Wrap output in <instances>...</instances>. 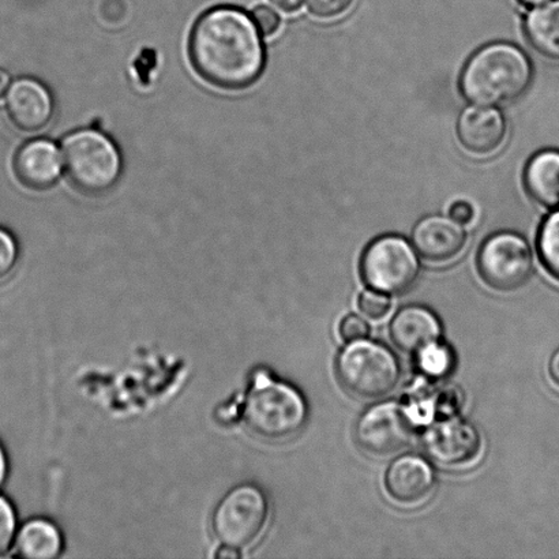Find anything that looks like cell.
I'll list each match as a JSON object with an SVG mask.
<instances>
[{
  "label": "cell",
  "mask_w": 559,
  "mask_h": 559,
  "mask_svg": "<svg viewBox=\"0 0 559 559\" xmlns=\"http://www.w3.org/2000/svg\"><path fill=\"white\" fill-rule=\"evenodd\" d=\"M189 57L202 80L224 91L255 84L266 60L259 27L237 5H217L195 21Z\"/></svg>",
  "instance_id": "cell-1"
},
{
  "label": "cell",
  "mask_w": 559,
  "mask_h": 559,
  "mask_svg": "<svg viewBox=\"0 0 559 559\" xmlns=\"http://www.w3.org/2000/svg\"><path fill=\"white\" fill-rule=\"evenodd\" d=\"M528 55L512 43H491L465 64L460 87L469 103L501 106L522 97L533 82Z\"/></svg>",
  "instance_id": "cell-2"
},
{
  "label": "cell",
  "mask_w": 559,
  "mask_h": 559,
  "mask_svg": "<svg viewBox=\"0 0 559 559\" xmlns=\"http://www.w3.org/2000/svg\"><path fill=\"white\" fill-rule=\"evenodd\" d=\"M242 416L254 437L267 442H284L304 429L309 407L298 389L261 370L255 372L246 394Z\"/></svg>",
  "instance_id": "cell-3"
},
{
  "label": "cell",
  "mask_w": 559,
  "mask_h": 559,
  "mask_svg": "<svg viewBox=\"0 0 559 559\" xmlns=\"http://www.w3.org/2000/svg\"><path fill=\"white\" fill-rule=\"evenodd\" d=\"M62 157L66 177L85 195L107 194L123 174V157L117 142L97 129H79L66 135Z\"/></svg>",
  "instance_id": "cell-4"
},
{
  "label": "cell",
  "mask_w": 559,
  "mask_h": 559,
  "mask_svg": "<svg viewBox=\"0 0 559 559\" xmlns=\"http://www.w3.org/2000/svg\"><path fill=\"white\" fill-rule=\"evenodd\" d=\"M336 374L345 392L360 400H380L402 380L397 356L385 344L358 340L340 350Z\"/></svg>",
  "instance_id": "cell-5"
},
{
  "label": "cell",
  "mask_w": 559,
  "mask_h": 559,
  "mask_svg": "<svg viewBox=\"0 0 559 559\" xmlns=\"http://www.w3.org/2000/svg\"><path fill=\"white\" fill-rule=\"evenodd\" d=\"M270 501L253 484L235 486L212 514V533L218 544L243 551L261 539L270 522Z\"/></svg>",
  "instance_id": "cell-6"
},
{
  "label": "cell",
  "mask_w": 559,
  "mask_h": 559,
  "mask_svg": "<svg viewBox=\"0 0 559 559\" xmlns=\"http://www.w3.org/2000/svg\"><path fill=\"white\" fill-rule=\"evenodd\" d=\"M360 272L367 287L386 295H403L418 282L420 261L407 239L383 235L367 246Z\"/></svg>",
  "instance_id": "cell-7"
},
{
  "label": "cell",
  "mask_w": 559,
  "mask_h": 559,
  "mask_svg": "<svg viewBox=\"0 0 559 559\" xmlns=\"http://www.w3.org/2000/svg\"><path fill=\"white\" fill-rule=\"evenodd\" d=\"M478 270L491 288L511 293L522 288L533 275V250L522 235L511 231L495 234L481 246Z\"/></svg>",
  "instance_id": "cell-8"
},
{
  "label": "cell",
  "mask_w": 559,
  "mask_h": 559,
  "mask_svg": "<svg viewBox=\"0 0 559 559\" xmlns=\"http://www.w3.org/2000/svg\"><path fill=\"white\" fill-rule=\"evenodd\" d=\"M415 430L402 402H385L372 405L360 415L355 438L365 452L376 457H389L409 445Z\"/></svg>",
  "instance_id": "cell-9"
},
{
  "label": "cell",
  "mask_w": 559,
  "mask_h": 559,
  "mask_svg": "<svg viewBox=\"0 0 559 559\" xmlns=\"http://www.w3.org/2000/svg\"><path fill=\"white\" fill-rule=\"evenodd\" d=\"M421 448L438 464L463 467L479 457L481 437L471 421L453 415L431 421L425 427Z\"/></svg>",
  "instance_id": "cell-10"
},
{
  "label": "cell",
  "mask_w": 559,
  "mask_h": 559,
  "mask_svg": "<svg viewBox=\"0 0 559 559\" xmlns=\"http://www.w3.org/2000/svg\"><path fill=\"white\" fill-rule=\"evenodd\" d=\"M465 402L462 388L429 377L415 378L404 393L403 405L416 429L459 415Z\"/></svg>",
  "instance_id": "cell-11"
},
{
  "label": "cell",
  "mask_w": 559,
  "mask_h": 559,
  "mask_svg": "<svg viewBox=\"0 0 559 559\" xmlns=\"http://www.w3.org/2000/svg\"><path fill=\"white\" fill-rule=\"evenodd\" d=\"M5 108L16 129L25 133H36L51 122L55 100L51 91L41 81L22 76L11 84Z\"/></svg>",
  "instance_id": "cell-12"
},
{
  "label": "cell",
  "mask_w": 559,
  "mask_h": 559,
  "mask_svg": "<svg viewBox=\"0 0 559 559\" xmlns=\"http://www.w3.org/2000/svg\"><path fill=\"white\" fill-rule=\"evenodd\" d=\"M437 476L435 468L418 454H404L389 465L385 489L393 501L404 507H418L435 492Z\"/></svg>",
  "instance_id": "cell-13"
},
{
  "label": "cell",
  "mask_w": 559,
  "mask_h": 559,
  "mask_svg": "<svg viewBox=\"0 0 559 559\" xmlns=\"http://www.w3.org/2000/svg\"><path fill=\"white\" fill-rule=\"evenodd\" d=\"M14 174L25 188L44 191L57 185L63 169V157L53 141L36 139L16 151Z\"/></svg>",
  "instance_id": "cell-14"
},
{
  "label": "cell",
  "mask_w": 559,
  "mask_h": 559,
  "mask_svg": "<svg viewBox=\"0 0 559 559\" xmlns=\"http://www.w3.org/2000/svg\"><path fill=\"white\" fill-rule=\"evenodd\" d=\"M413 242L425 260L442 264L456 259L467 243L463 224L452 217L427 216L416 224Z\"/></svg>",
  "instance_id": "cell-15"
},
{
  "label": "cell",
  "mask_w": 559,
  "mask_h": 559,
  "mask_svg": "<svg viewBox=\"0 0 559 559\" xmlns=\"http://www.w3.org/2000/svg\"><path fill=\"white\" fill-rule=\"evenodd\" d=\"M457 134L465 150L475 155H491L506 141V118L500 109L475 104L464 109L459 119Z\"/></svg>",
  "instance_id": "cell-16"
},
{
  "label": "cell",
  "mask_w": 559,
  "mask_h": 559,
  "mask_svg": "<svg viewBox=\"0 0 559 559\" xmlns=\"http://www.w3.org/2000/svg\"><path fill=\"white\" fill-rule=\"evenodd\" d=\"M389 333L399 349L415 355L427 345L440 342L442 323L429 307L408 305L394 314Z\"/></svg>",
  "instance_id": "cell-17"
},
{
  "label": "cell",
  "mask_w": 559,
  "mask_h": 559,
  "mask_svg": "<svg viewBox=\"0 0 559 559\" xmlns=\"http://www.w3.org/2000/svg\"><path fill=\"white\" fill-rule=\"evenodd\" d=\"M525 189L542 206L559 207V151H542L531 158L524 175Z\"/></svg>",
  "instance_id": "cell-18"
},
{
  "label": "cell",
  "mask_w": 559,
  "mask_h": 559,
  "mask_svg": "<svg viewBox=\"0 0 559 559\" xmlns=\"http://www.w3.org/2000/svg\"><path fill=\"white\" fill-rule=\"evenodd\" d=\"M16 552L26 559H55L62 555L63 536L57 524L47 519H32L16 535Z\"/></svg>",
  "instance_id": "cell-19"
},
{
  "label": "cell",
  "mask_w": 559,
  "mask_h": 559,
  "mask_svg": "<svg viewBox=\"0 0 559 559\" xmlns=\"http://www.w3.org/2000/svg\"><path fill=\"white\" fill-rule=\"evenodd\" d=\"M525 36L536 51L559 62V0L531 11L525 21Z\"/></svg>",
  "instance_id": "cell-20"
},
{
  "label": "cell",
  "mask_w": 559,
  "mask_h": 559,
  "mask_svg": "<svg viewBox=\"0 0 559 559\" xmlns=\"http://www.w3.org/2000/svg\"><path fill=\"white\" fill-rule=\"evenodd\" d=\"M415 361L421 374L435 378V380H441V378L451 374L454 365H456L452 348L442 343V340L427 345L419 353H416Z\"/></svg>",
  "instance_id": "cell-21"
},
{
  "label": "cell",
  "mask_w": 559,
  "mask_h": 559,
  "mask_svg": "<svg viewBox=\"0 0 559 559\" xmlns=\"http://www.w3.org/2000/svg\"><path fill=\"white\" fill-rule=\"evenodd\" d=\"M538 250L542 262L552 277L559 280V211L542 224Z\"/></svg>",
  "instance_id": "cell-22"
},
{
  "label": "cell",
  "mask_w": 559,
  "mask_h": 559,
  "mask_svg": "<svg viewBox=\"0 0 559 559\" xmlns=\"http://www.w3.org/2000/svg\"><path fill=\"white\" fill-rule=\"evenodd\" d=\"M358 307L370 320L380 321L391 312L392 300L386 294L378 293L376 289H367L360 294Z\"/></svg>",
  "instance_id": "cell-23"
},
{
  "label": "cell",
  "mask_w": 559,
  "mask_h": 559,
  "mask_svg": "<svg viewBox=\"0 0 559 559\" xmlns=\"http://www.w3.org/2000/svg\"><path fill=\"white\" fill-rule=\"evenodd\" d=\"M16 534V514L8 498L0 497V556L11 549Z\"/></svg>",
  "instance_id": "cell-24"
},
{
  "label": "cell",
  "mask_w": 559,
  "mask_h": 559,
  "mask_svg": "<svg viewBox=\"0 0 559 559\" xmlns=\"http://www.w3.org/2000/svg\"><path fill=\"white\" fill-rule=\"evenodd\" d=\"M20 249L13 234L0 228V282L14 272L19 262Z\"/></svg>",
  "instance_id": "cell-25"
},
{
  "label": "cell",
  "mask_w": 559,
  "mask_h": 559,
  "mask_svg": "<svg viewBox=\"0 0 559 559\" xmlns=\"http://www.w3.org/2000/svg\"><path fill=\"white\" fill-rule=\"evenodd\" d=\"M338 332L344 342L353 343L369 337L371 329L364 317L349 314L340 322Z\"/></svg>",
  "instance_id": "cell-26"
},
{
  "label": "cell",
  "mask_w": 559,
  "mask_h": 559,
  "mask_svg": "<svg viewBox=\"0 0 559 559\" xmlns=\"http://www.w3.org/2000/svg\"><path fill=\"white\" fill-rule=\"evenodd\" d=\"M307 9L318 19H336L353 5L354 0H306Z\"/></svg>",
  "instance_id": "cell-27"
},
{
  "label": "cell",
  "mask_w": 559,
  "mask_h": 559,
  "mask_svg": "<svg viewBox=\"0 0 559 559\" xmlns=\"http://www.w3.org/2000/svg\"><path fill=\"white\" fill-rule=\"evenodd\" d=\"M251 19H253L262 36L275 35L280 25H282V20H280L276 11L265 4L257 5L253 13H251Z\"/></svg>",
  "instance_id": "cell-28"
},
{
  "label": "cell",
  "mask_w": 559,
  "mask_h": 559,
  "mask_svg": "<svg viewBox=\"0 0 559 559\" xmlns=\"http://www.w3.org/2000/svg\"><path fill=\"white\" fill-rule=\"evenodd\" d=\"M451 217L460 224H468L474 221V206L467 201H457L451 206Z\"/></svg>",
  "instance_id": "cell-29"
},
{
  "label": "cell",
  "mask_w": 559,
  "mask_h": 559,
  "mask_svg": "<svg viewBox=\"0 0 559 559\" xmlns=\"http://www.w3.org/2000/svg\"><path fill=\"white\" fill-rule=\"evenodd\" d=\"M271 2L284 13H295L304 5L306 0H271Z\"/></svg>",
  "instance_id": "cell-30"
},
{
  "label": "cell",
  "mask_w": 559,
  "mask_h": 559,
  "mask_svg": "<svg viewBox=\"0 0 559 559\" xmlns=\"http://www.w3.org/2000/svg\"><path fill=\"white\" fill-rule=\"evenodd\" d=\"M549 374L552 382L559 388V349L552 354L551 359L549 361Z\"/></svg>",
  "instance_id": "cell-31"
},
{
  "label": "cell",
  "mask_w": 559,
  "mask_h": 559,
  "mask_svg": "<svg viewBox=\"0 0 559 559\" xmlns=\"http://www.w3.org/2000/svg\"><path fill=\"white\" fill-rule=\"evenodd\" d=\"M11 86V75L8 70L0 68V100L8 95Z\"/></svg>",
  "instance_id": "cell-32"
},
{
  "label": "cell",
  "mask_w": 559,
  "mask_h": 559,
  "mask_svg": "<svg viewBox=\"0 0 559 559\" xmlns=\"http://www.w3.org/2000/svg\"><path fill=\"white\" fill-rule=\"evenodd\" d=\"M8 456H5L4 449L0 445V487H2L5 476H8Z\"/></svg>",
  "instance_id": "cell-33"
},
{
  "label": "cell",
  "mask_w": 559,
  "mask_h": 559,
  "mask_svg": "<svg viewBox=\"0 0 559 559\" xmlns=\"http://www.w3.org/2000/svg\"><path fill=\"white\" fill-rule=\"evenodd\" d=\"M240 556H242L240 551L229 549V547L226 546H223V549L218 550L215 555L217 558H239Z\"/></svg>",
  "instance_id": "cell-34"
},
{
  "label": "cell",
  "mask_w": 559,
  "mask_h": 559,
  "mask_svg": "<svg viewBox=\"0 0 559 559\" xmlns=\"http://www.w3.org/2000/svg\"><path fill=\"white\" fill-rule=\"evenodd\" d=\"M525 5H530V8H538V5L549 3L551 0H520Z\"/></svg>",
  "instance_id": "cell-35"
}]
</instances>
